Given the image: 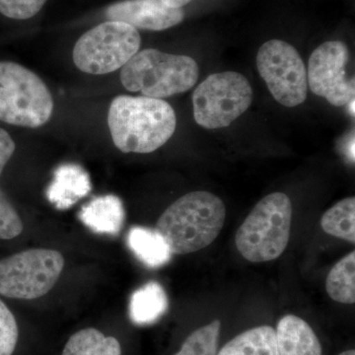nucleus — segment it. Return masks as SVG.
Masks as SVG:
<instances>
[{"mask_svg": "<svg viewBox=\"0 0 355 355\" xmlns=\"http://www.w3.org/2000/svg\"><path fill=\"white\" fill-rule=\"evenodd\" d=\"M108 125L121 153H150L171 139L177 118L164 100L121 95L110 105Z\"/></svg>", "mask_w": 355, "mask_h": 355, "instance_id": "1", "label": "nucleus"}, {"mask_svg": "<svg viewBox=\"0 0 355 355\" xmlns=\"http://www.w3.org/2000/svg\"><path fill=\"white\" fill-rule=\"evenodd\" d=\"M223 202L209 191H193L172 203L160 216L155 230L172 254L195 253L209 246L225 222Z\"/></svg>", "mask_w": 355, "mask_h": 355, "instance_id": "2", "label": "nucleus"}, {"mask_svg": "<svg viewBox=\"0 0 355 355\" xmlns=\"http://www.w3.org/2000/svg\"><path fill=\"white\" fill-rule=\"evenodd\" d=\"M200 69L193 58L146 49L121 70V83L130 92L163 99L190 90L197 83Z\"/></svg>", "mask_w": 355, "mask_h": 355, "instance_id": "3", "label": "nucleus"}, {"mask_svg": "<svg viewBox=\"0 0 355 355\" xmlns=\"http://www.w3.org/2000/svg\"><path fill=\"white\" fill-rule=\"evenodd\" d=\"M291 219L292 205L286 193L261 198L236 233L238 251L252 263L275 260L288 245Z\"/></svg>", "mask_w": 355, "mask_h": 355, "instance_id": "4", "label": "nucleus"}, {"mask_svg": "<svg viewBox=\"0 0 355 355\" xmlns=\"http://www.w3.org/2000/svg\"><path fill=\"white\" fill-rule=\"evenodd\" d=\"M53 111V96L40 76L16 62H0V121L40 128Z\"/></svg>", "mask_w": 355, "mask_h": 355, "instance_id": "5", "label": "nucleus"}, {"mask_svg": "<svg viewBox=\"0 0 355 355\" xmlns=\"http://www.w3.org/2000/svg\"><path fill=\"white\" fill-rule=\"evenodd\" d=\"M137 29L120 21H107L79 38L72 51L74 64L85 73L102 76L123 69L139 53Z\"/></svg>", "mask_w": 355, "mask_h": 355, "instance_id": "6", "label": "nucleus"}, {"mask_svg": "<svg viewBox=\"0 0 355 355\" xmlns=\"http://www.w3.org/2000/svg\"><path fill=\"white\" fill-rule=\"evenodd\" d=\"M252 101L253 89L246 77L235 71L211 74L193 91V118L207 130L229 127Z\"/></svg>", "mask_w": 355, "mask_h": 355, "instance_id": "7", "label": "nucleus"}, {"mask_svg": "<svg viewBox=\"0 0 355 355\" xmlns=\"http://www.w3.org/2000/svg\"><path fill=\"white\" fill-rule=\"evenodd\" d=\"M64 259L60 252L31 249L0 261V294L8 298L46 295L60 279Z\"/></svg>", "mask_w": 355, "mask_h": 355, "instance_id": "8", "label": "nucleus"}, {"mask_svg": "<svg viewBox=\"0 0 355 355\" xmlns=\"http://www.w3.org/2000/svg\"><path fill=\"white\" fill-rule=\"evenodd\" d=\"M257 67L272 97L282 106L293 108L307 98V70L298 51L280 40L261 46Z\"/></svg>", "mask_w": 355, "mask_h": 355, "instance_id": "9", "label": "nucleus"}, {"mask_svg": "<svg viewBox=\"0 0 355 355\" xmlns=\"http://www.w3.org/2000/svg\"><path fill=\"white\" fill-rule=\"evenodd\" d=\"M349 51L340 41L322 44L313 51L308 64V86L315 95L336 107L349 104L355 97V79L347 76Z\"/></svg>", "mask_w": 355, "mask_h": 355, "instance_id": "10", "label": "nucleus"}, {"mask_svg": "<svg viewBox=\"0 0 355 355\" xmlns=\"http://www.w3.org/2000/svg\"><path fill=\"white\" fill-rule=\"evenodd\" d=\"M106 17L135 29L163 31L179 25L184 18L182 8L166 6L161 0H123L106 9Z\"/></svg>", "mask_w": 355, "mask_h": 355, "instance_id": "11", "label": "nucleus"}, {"mask_svg": "<svg viewBox=\"0 0 355 355\" xmlns=\"http://www.w3.org/2000/svg\"><path fill=\"white\" fill-rule=\"evenodd\" d=\"M91 191L88 173L76 164L60 166L55 172L53 183L49 187L46 197L58 209H67Z\"/></svg>", "mask_w": 355, "mask_h": 355, "instance_id": "12", "label": "nucleus"}, {"mask_svg": "<svg viewBox=\"0 0 355 355\" xmlns=\"http://www.w3.org/2000/svg\"><path fill=\"white\" fill-rule=\"evenodd\" d=\"M275 335L279 355H322L319 338L301 318L294 315L282 318Z\"/></svg>", "mask_w": 355, "mask_h": 355, "instance_id": "13", "label": "nucleus"}, {"mask_svg": "<svg viewBox=\"0 0 355 355\" xmlns=\"http://www.w3.org/2000/svg\"><path fill=\"white\" fill-rule=\"evenodd\" d=\"M125 209L120 198L103 196L91 200L81 209V221L91 230L100 234L116 235L125 221Z\"/></svg>", "mask_w": 355, "mask_h": 355, "instance_id": "14", "label": "nucleus"}, {"mask_svg": "<svg viewBox=\"0 0 355 355\" xmlns=\"http://www.w3.org/2000/svg\"><path fill=\"white\" fill-rule=\"evenodd\" d=\"M167 294L157 282H149L132 294L130 302V320L144 326L158 321L168 309Z\"/></svg>", "mask_w": 355, "mask_h": 355, "instance_id": "15", "label": "nucleus"}, {"mask_svg": "<svg viewBox=\"0 0 355 355\" xmlns=\"http://www.w3.org/2000/svg\"><path fill=\"white\" fill-rule=\"evenodd\" d=\"M128 244L137 258L149 268H160L171 259L169 246L155 229L139 226L130 229Z\"/></svg>", "mask_w": 355, "mask_h": 355, "instance_id": "16", "label": "nucleus"}, {"mask_svg": "<svg viewBox=\"0 0 355 355\" xmlns=\"http://www.w3.org/2000/svg\"><path fill=\"white\" fill-rule=\"evenodd\" d=\"M217 355H279L275 330L261 326L244 331L226 343Z\"/></svg>", "mask_w": 355, "mask_h": 355, "instance_id": "17", "label": "nucleus"}, {"mask_svg": "<svg viewBox=\"0 0 355 355\" xmlns=\"http://www.w3.org/2000/svg\"><path fill=\"white\" fill-rule=\"evenodd\" d=\"M62 355H121V349L116 338L89 328L70 336Z\"/></svg>", "mask_w": 355, "mask_h": 355, "instance_id": "18", "label": "nucleus"}, {"mask_svg": "<svg viewBox=\"0 0 355 355\" xmlns=\"http://www.w3.org/2000/svg\"><path fill=\"white\" fill-rule=\"evenodd\" d=\"M326 291L333 300L343 304L355 302V252L336 263L326 280Z\"/></svg>", "mask_w": 355, "mask_h": 355, "instance_id": "19", "label": "nucleus"}, {"mask_svg": "<svg viewBox=\"0 0 355 355\" xmlns=\"http://www.w3.org/2000/svg\"><path fill=\"white\" fill-rule=\"evenodd\" d=\"M321 226L328 234L354 244L355 198H345L324 212L321 219Z\"/></svg>", "mask_w": 355, "mask_h": 355, "instance_id": "20", "label": "nucleus"}, {"mask_svg": "<svg viewBox=\"0 0 355 355\" xmlns=\"http://www.w3.org/2000/svg\"><path fill=\"white\" fill-rule=\"evenodd\" d=\"M221 323L219 320L198 329L184 340L175 355H217Z\"/></svg>", "mask_w": 355, "mask_h": 355, "instance_id": "21", "label": "nucleus"}, {"mask_svg": "<svg viewBox=\"0 0 355 355\" xmlns=\"http://www.w3.org/2000/svg\"><path fill=\"white\" fill-rule=\"evenodd\" d=\"M18 335L15 318L0 300V355H12L17 345Z\"/></svg>", "mask_w": 355, "mask_h": 355, "instance_id": "22", "label": "nucleus"}, {"mask_svg": "<svg viewBox=\"0 0 355 355\" xmlns=\"http://www.w3.org/2000/svg\"><path fill=\"white\" fill-rule=\"evenodd\" d=\"M23 223L19 214L9 202L6 193L0 191V239L9 240L19 236Z\"/></svg>", "mask_w": 355, "mask_h": 355, "instance_id": "23", "label": "nucleus"}, {"mask_svg": "<svg viewBox=\"0 0 355 355\" xmlns=\"http://www.w3.org/2000/svg\"><path fill=\"white\" fill-rule=\"evenodd\" d=\"M48 0H0V13L14 20H27L41 11Z\"/></svg>", "mask_w": 355, "mask_h": 355, "instance_id": "24", "label": "nucleus"}, {"mask_svg": "<svg viewBox=\"0 0 355 355\" xmlns=\"http://www.w3.org/2000/svg\"><path fill=\"white\" fill-rule=\"evenodd\" d=\"M15 142L8 132L0 128V176L15 151Z\"/></svg>", "mask_w": 355, "mask_h": 355, "instance_id": "25", "label": "nucleus"}, {"mask_svg": "<svg viewBox=\"0 0 355 355\" xmlns=\"http://www.w3.org/2000/svg\"><path fill=\"white\" fill-rule=\"evenodd\" d=\"M164 2L166 6L170 7H175V8H182V7L187 6L191 0H161Z\"/></svg>", "mask_w": 355, "mask_h": 355, "instance_id": "26", "label": "nucleus"}, {"mask_svg": "<svg viewBox=\"0 0 355 355\" xmlns=\"http://www.w3.org/2000/svg\"><path fill=\"white\" fill-rule=\"evenodd\" d=\"M340 355H355V352L354 349L347 350V352H342Z\"/></svg>", "mask_w": 355, "mask_h": 355, "instance_id": "27", "label": "nucleus"}]
</instances>
